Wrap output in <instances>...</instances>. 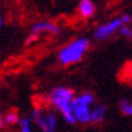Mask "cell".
<instances>
[{"label": "cell", "instance_id": "12", "mask_svg": "<svg viewBox=\"0 0 132 132\" xmlns=\"http://www.w3.org/2000/svg\"><path fill=\"white\" fill-rule=\"evenodd\" d=\"M119 108L125 116H132V100H121L119 104Z\"/></svg>", "mask_w": 132, "mask_h": 132}, {"label": "cell", "instance_id": "17", "mask_svg": "<svg viewBox=\"0 0 132 132\" xmlns=\"http://www.w3.org/2000/svg\"><path fill=\"white\" fill-rule=\"evenodd\" d=\"M129 82H131V85H132V78H129Z\"/></svg>", "mask_w": 132, "mask_h": 132}, {"label": "cell", "instance_id": "9", "mask_svg": "<svg viewBox=\"0 0 132 132\" xmlns=\"http://www.w3.org/2000/svg\"><path fill=\"white\" fill-rule=\"evenodd\" d=\"M94 96L90 92H82L80 94H77L74 97V104H80V105H85V106H93L94 105Z\"/></svg>", "mask_w": 132, "mask_h": 132}, {"label": "cell", "instance_id": "4", "mask_svg": "<svg viewBox=\"0 0 132 132\" xmlns=\"http://www.w3.org/2000/svg\"><path fill=\"white\" fill-rule=\"evenodd\" d=\"M124 24L121 20V16L113 18V19H109L104 23L98 24L94 28L93 31V37L96 40H106L109 39L112 35H115L116 32H119V30L121 28V26Z\"/></svg>", "mask_w": 132, "mask_h": 132}, {"label": "cell", "instance_id": "5", "mask_svg": "<svg viewBox=\"0 0 132 132\" xmlns=\"http://www.w3.org/2000/svg\"><path fill=\"white\" fill-rule=\"evenodd\" d=\"M31 34L39 35L40 34H50V35H59L61 34V27L57 23L50 20H38L31 26Z\"/></svg>", "mask_w": 132, "mask_h": 132}, {"label": "cell", "instance_id": "15", "mask_svg": "<svg viewBox=\"0 0 132 132\" xmlns=\"http://www.w3.org/2000/svg\"><path fill=\"white\" fill-rule=\"evenodd\" d=\"M4 115L2 113V111H0V131H2L3 128H4Z\"/></svg>", "mask_w": 132, "mask_h": 132}, {"label": "cell", "instance_id": "3", "mask_svg": "<svg viewBox=\"0 0 132 132\" xmlns=\"http://www.w3.org/2000/svg\"><path fill=\"white\" fill-rule=\"evenodd\" d=\"M32 121L37 124V127L40 132H55L58 119L55 112L50 109H42V108H35L31 113Z\"/></svg>", "mask_w": 132, "mask_h": 132}, {"label": "cell", "instance_id": "14", "mask_svg": "<svg viewBox=\"0 0 132 132\" xmlns=\"http://www.w3.org/2000/svg\"><path fill=\"white\" fill-rule=\"evenodd\" d=\"M121 20L124 24H132V16L129 14H123L121 15Z\"/></svg>", "mask_w": 132, "mask_h": 132}, {"label": "cell", "instance_id": "7", "mask_svg": "<svg viewBox=\"0 0 132 132\" xmlns=\"http://www.w3.org/2000/svg\"><path fill=\"white\" fill-rule=\"evenodd\" d=\"M77 11H78V15L81 18L89 19V18H92L96 14V5L92 0H80Z\"/></svg>", "mask_w": 132, "mask_h": 132}, {"label": "cell", "instance_id": "8", "mask_svg": "<svg viewBox=\"0 0 132 132\" xmlns=\"http://www.w3.org/2000/svg\"><path fill=\"white\" fill-rule=\"evenodd\" d=\"M106 116V106L104 104H97L92 106V123H103Z\"/></svg>", "mask_w": 132, "mask_h": 132}, {"label": "cell", "instance_id": "11", "mask_svg": "<svg viewBox=\"0 0 132 132\" xmlns=\"http://www.w3.org/2000/svg\"><path fill=\"white\" fill-rule=\"evenodd\" d=\"M19 132H34L32 129V119L31 117H20V121L18 124Z\"/></svg>", "mask_w": 132, "mask_h": 132}, {"label": "cell", "instance_id": "2", "mask_svg": "<svg viewBox=\"0 0 132 132\" xmlns=\"http://www.w3.org/2000/svg\"><path fill=\"white\" fill-rule=\"evenodd\" d=\"M90 46V40L86 37H78L73 40H70L68 45H65L58 51V61L63 66L74 65L82 61L84 55L86 54Z\"/></svg>", "mask_w": 132, "mask_h": 132}, {"label": "cell", "instance_id": "13", "mask_svg": "<svg viewBox=\"0 0 132 132\" xmlns=\"http://www.w3.org/2000/svg\"><path fill=\"white\" fill-rule=\"evenodd\" d=\"M119 34L123 38H132V24H123L119 30Z\"/></svg>", "mask_w": 132, "mask_h": 132}, {"label": "cell", "instance_id": "1", "mask_svg": "<svg viewBox=\"0 0 132 132\" xmlns=\"http://www.w3.org/2000/svg\"><path fill=\"white\" fill-rule=\"evenodd\" d=\"M74 92L66 86H57L54 88L49 94V103L61 113L63 120L68 124H76V117L73 112V101H74Z\"/></svg>", "mask_w": 132, "mask_h": 132}, {"label": "cell", "instance_id": "6", "mask_svg": "<svg viewBox=\"0 0 132 132\" xmlns=\"http://www.w3.org/2000/svg\"><path fill=\"white\" fill-rule=\"evenodd\" d=\"M73 112H74V117H76L77 123H80V124L92 123V108L90 106L74 104V101H73Z\"/></svg>", "mask_w": 132, "mask_h": 132}, {"label": "cell", "instance_id": "10", "mask_svg": "<svg viewBox=\"0 0 132 132\" xmlns=\"http://www.w3.org/2000/svg\"><path fill=\"white\" fill-rule=\"evenodd\" d=\"M19 121H20V117L18 116L15 111H10L8 113L4 115V124L7 127H15V125L19 124Z\"/></svg>", "mask_w": 132, "mask_h": 132}, {"label": "cell", "instance_id": "16", "mask_svg": "<svg viewBox=\"0 0 132 132\" xmlns=\"http://www.w3.org/2000/svg\"><path fill=\"white\" fill-rule=\"evenodd\" d=\"M2 26H3V18H0V28H2Z\"/></svg>", "mask_w": 132, "mask_h": 132}]
</instances>
